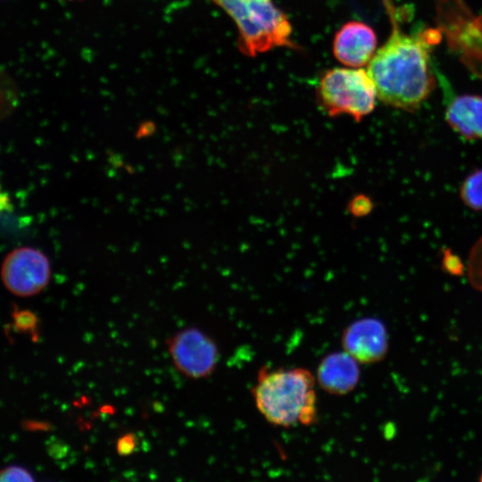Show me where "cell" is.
<instances>
[{"label": "cell", "instance_id": "obj_1", "mask_svg": "<svg viewBox=\"0 0 482 482\" xmlns=\"http://www.w3.org/2000/svg\"><path fill=\"white\" fill-rule=\"evenodd\" d=\"M434 38L396 29L368 64V73L381 102L414 112L433 91L436 79L429 65Z\"/></svg>", "mask_w": 482, "mask_h": 482}, {"label": "cell", "instance_id": "obj_2", "mask_svg": "<svg viewBox=\"0 0 482 482\" xmlns=\"http://www.w3.org/2000/svg\"><path fill=\"white\" fill-rule=\"evenodd\" d=\"M251 392L256 408L271 425L309 426L317 420L315 379L306 369L262 367Z\"/></svg>", "mask_w": 482, "mask_h": 482}, {"label": "cell", "instance_id": "obj_3", "mask_svg": "<svg viewBox=\"0 0 482 482\" xmlns=\"http://www.w3.org/2000/svg\"><path fill=\"white\" fill-rule=\"evenodd\" d=\"M221 8L236 23L237 47L254 57L277 47L298 49L292 25L273 0H208Z\"/></svg>", "mask_w": 482, "mask_h": 482}, {"label": "cell", "instance_id": "obj_4", "mask_svg": "<svg viewBox=\"0 0 482 482\" xmlns=\"http://www.w3.org/2000/svg\"><path fill=\"white\" fill-rule=\"evenodd\" d=\"M376 96L375 85L363 69L328 70L316 87L317 102L327 115L347 114L356 121L373 111Z\"/></svg>", "mask_w": 482, "mask_h": 482}, {"label": "cell", "instance_id": "obj_5", "mask_svg": "<svg viewBox=\"0 0 482 482\" xmlns=\"http://www.w3.org/2000/svg\"><path fill=\"white\" fill-rule=\"evenodd\" d=\"M167 346L177 370L190 378L199 379L211 376L220 360L216 342L195 327L174 334L168 340Z\"/></svg>", "mask_w": 482, "mask_h": 482}, {"label": "cell", "instance_id": "obj_6", "mask_svg": "<svg viewBox=\"0 0 482 482\" xmlns=\"http://www.w3.org/2000/svg\"><path fill=\"white\" fill-rule=\"evenodd\" d=\"M1 277L12 294L32 296L48 285L51 267L48 258L38 249L22 246L11 251L4 258Z\"/></svg>", "mask_w": 482, "mask_h": 482}, {"label": "cell", "instance_id": "obj_7", "mask_svg": "<svg viewBox=\"0 0 482 482\" xmlns=\"http://www.w3.org/2000/svg\"><path fill=\"white\" fill-rule=\"evenodd\" d=\"M342 345L359 363H377L387 353L388 333L379 319L362 318L344 329Z\"/></svg>", "mask_w": 482, "mask_h": 482}, {"label": "cell", "instance_id": "obj_8", "mask_svg": "<svg viewBox=\"0 0 482 482\" xmlns=\"http://www.w3.org/2000/svg\"><path fill=\"white\" fill-rule=\"evenodd\" d=\"M375 31L368 24L351 21L345 23L335 34L332 51L342 64L360 68L370 62L377 49Z\"/></svg>", "mask_w": 482, "mask_h": 482}, {"label": "cell", "instance_id": "obj_9", "mask_svg": "<svg viewBox=\"0 0 482 482\" xmlns=\"http://www.w3.org/2000/svg\"><path fill=\"white\" fill-rule=\"evenodd\" d=\"M359 362L345 351L324 356L317 368L319 386L328 394L344 395L358 385L361 376Z\"/></svg>", "mask_w": 482, "mask_h": 482}, {"label": "cell", "instance_id": "obj_10", "mask_svg": "<svg viewBox=\"0 0 482 482\" xmlns=\"http://www.w3.org/2000/svg\"><path fill=\"white\" fill-rule=\"evenodd\" d=\"M445 119L448 124L466 139L482 137V96L461 95L447 105Z\"/></svg>", "mask_w": 482, "mask_h": 482}, {"label": "cell", "instance_id": "obj_11", "mask_svg": "<svg viewBox=\"0 0 482 482\" xmlns=\"http://www.w3.org/2000/svg\"><path fill=\"white\" fill-rule=\"evenodd\" d=\"M461 197L470 208L482 210V170L474 171L465 179L461 187Z\"/></svg>", "mask_w": 482, "mask_h": 482}, {"label": "cell", "instance_id": "obj_12", "mask_svg": "<svg viewBox=\"0 0 482 482\" xmlns=\"http://www.w3.org/2000/svg\"><path fill=\"white\" fill-rule=\"evenodd\" d=\"M467 271L470 285L482 292V237L477 241L470 251Z\"/></svg>", "mask_w": 482, "mask_h": 482}, {"label": "cell", "instance_id": "obj_13", "mask_svg": "<svg viewBox=\"0 0 482 482\" xmlns=\"http://www.w3.org/2000/svg\"><path fill=\"white\" fill-rule=\"evenodd\" d=\"M12 316L14 327L18 331L29 333L33 339H37L38 319L33 312L15 308Z\"/></svg>", "mask_w": 482, "mask_h": 482}, {"label": "cell", "instance_id": "obj_14", "mask_svg": "<svg viewBox=\"0 0 482 482\" xmlns=\"http://www.w3.org/2000/svg\"><path fill=\"white\" fill-rule=\"evenodd\" d=\"M373 209L371 199L365 195H357L348 204V211L354 217L368 215Z\"/></svg>", "mask_w": 482, "mask_h": 482}, {"label": "cell", "instance_id": "obj_15", "mask_svg": "<svg viewBox=\"0 0 482 482\" xmlns=\"http://www.w3.org/2000/svg\"><path fill=\"white\" fill-rule=\"evenodd\" d=\"M1 481H34L32 474L23 467L12 465L3 469L0 472Z\"/></svg>", "mask_w": 482, "mask_h": 482}, {"label": "cell", "instance_id": "obj_16", "mask_svg": "<svg viewBox=\"0 0 482 482\" xmlns=\"http://www.w3.org/2000/svg\"><path fill=\"white\" fill-rule=\"evenodd\" d=\"M137 438L134 433H127L117 440L116 451L120 456H128L137 448Z\"/></svg>", "mask_w": 482, "mask_h": 482}, {"label": "cell", "instance_id": "obj_17", "mask_svg": "<svg viewBox=\"0 0 482 482\" xmlns=\"http://www.w3.org/2000/svg\"><path fill=\"white\" fill-rule=\"evenodd\" d=\"M443 267L453 275H461L463 272V265L459 257L453 254L449 249L445 251Z\"/></svg>", "mask_w": 482, "mask_h": 482}, {"label": "cell", "instance_id": "obj_18", "mask_svg": "<svg viewBox=\"0 0 482 482\" xmlns=\"http://www.w3.org/2000/svg\"><path fill=\"white\" fill-rule=\"evenodd\" d=\"M68 449V445L58 439H54L47 445V453L54 459L63 458L67 454Z\"/></svg>", "mask_w": 482, "mask_h": 482}, {"label": "cell", "instance_id": "obj_19", "mask_svg": "<svg viewBox=\"0 0 482 482\" xmlns=\"http://www.w3.org/2000/svg\"><path fill=\"white\" fill-rule=\"evenodd\" d=\"M479 480L482 482V473H481V476L479 478Z\"/></svg>", "mask_w": 482, "mask_h": 482}, {"label": "cell", "instance_id": "obj_20", "mask_svg": "<svg viewBox=\"0 0 482 482\" xmlns=\"http://www.w3.org/2000/svg\"><path fill=\"white\" fill-rule=\"evenodd\" d=\"M66 1H81V0H66Z\"/></svg>", "mask_w": 482, "mask_h": 482}]
</instances>
